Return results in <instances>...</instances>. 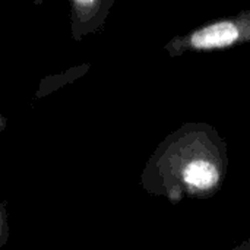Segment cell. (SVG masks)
I'll return each mask as SVG.
<instances>
[{"instance_id":"obj_1","label":"cell","mask_w":250,"mask_h":250,"mask_svg":"<svg viewBox=\"0 0 250 250\" xmlns=\"http://www.w3.org/2000/svg\"><path fill=\"white\" fill-rule=\"evenodd\" d=\"M229 144L205 122H186L168 133L148 158L142 189L171 204L215 196L229 174Z\"/></svg>"},{"instance_id":"obj_2","label":"cell","mask_w":250,"mask_h":250,"mask_svg":"<svg viewBox=\"0 0 250 250\" xmlns=\"http://www.w3.org/2000/svg\"><path fill=\"white\" fill-rule=\"evenodd\" d=\"M246 42H250V9L212 19L174 35L164 44V51L170 57H180L188 53L229 50Z\"/></svg>"},{"instance_id":"obj_3","label":"cell","mask_w":250,"mask_h":250,"mask_svg":"<svg viewBox=\"0 0 250 250\" xmlns=\"http://www.w3.org/2000/svg\"><path fill=\"white\" fill-rule=\"evenodd\" d=\"M70 7V35L82 41L91 34L101 32L116 0H67Z\"/></svg>"},{"instance_id":"obj_4","label":"cell","mask_w":250,"mask_h":250,"mask_svg":"<svg viewBox=\"0 0 250 250\" xmlns=\"http://www.w3.org/2000/svg\"><path fill=\"white\" fill-rule=\"evenodd\" d=\"M88 69H89V64H83V66L81 64V66H75V67H72V69H69V70H66L63 73H60V75H51L48 78H44L41 81V83H40V88H38L35 97L41 98L44 95L51 94L54 89H57V88H60V86H63L66 83H70V82L76 81L78 78L83 76V73Z\"/></svg>"},{"instance_id":"obj_5","label":"cell","mask_w":250,"mask_h":250,"mask_svg":"<svg viewBox=\"0 0 250 250\" xmlns=\"http://www.w3.org/2000/svg\"><path fill=\"white\" fill-rule=\"evenodd\" d=\"M9 234H10L9 215H7V209H6V205H4L3 199L0 198V249L7 243Z\"/></svg>"},{"instance_id":"obj_6","label":"cell","mask_w":250,"mask_h":250,"mask_svg":"<svg viewBox=\"0 0 250 250\" xmlns=\"http://www.w3.org/2000/svg\"><path fill=\"white\" fill-rule=\"evenodd\" d=\"M233 249H234V250H250V239L245 240V242H242L240 245L234 246Z\"/></svg>"},{"instance_id":"obj_7","label":"cell","mask_w":250,"mask_h":250,"mask_svg":"<svg viewBox=\"0 0 250 250\" xmlns=\"http://www.w3.org/2000/svg\"><path fill=\"white\" fill-rule=\"evenodd\" d=\"M6 127H7V119L0 113V133H1V132H4V130H6Z\"/></svg>"}]
</instances>
